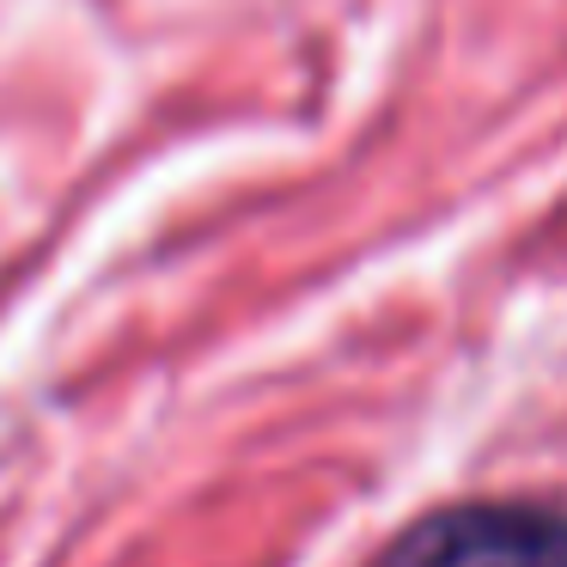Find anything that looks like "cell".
<instances>
[{
  "instance_id": "6da1fadb",
  "label": "cell",
  "mask_w": 567,
  "mask_h": 567,
  "mask_svg": "<svg viewBox=\"0 0 567 567\" xmlns=\"http://www.w3.org/2000/svg\"><path fill=\"white\" fill-rule=\"evenodd\" d=\"M372 567H567V513L537 501H464L415 518Z\"/></svg>"
}]
</instances>
